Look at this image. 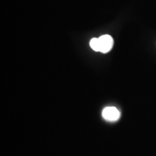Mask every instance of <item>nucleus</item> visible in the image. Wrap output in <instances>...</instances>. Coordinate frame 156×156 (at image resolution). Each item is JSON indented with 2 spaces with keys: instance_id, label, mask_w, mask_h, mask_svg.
<instances>
[{
  "instance_id": "obj_1",
  "label": "nucleus",
  "mask_w": 156,
  "mask_h": 156,
  "mask_svg": "<svg viewBox=\"0 0 156 156\" xmlns=\"http://www.w3.org/2000/svg\"><path fill=\"white\" fill-rule=\"evenodd\" d=\"M99 52L106 54L112 49L114 46V39L109 35H103L98 38Z\"/></svg>"
},
{
  "instance_id": "obj_3",
  "label": "nucleus",
  "mask_w": 156,
  "mask_h": 156,
  "mask_svg": "<svg viewBox=\"0 0 156 156\" xmlns=\"http://www.w3.org/2000/svg\"><path fill=\"white\" fill-rule=\"evenodd\" d=\"M90 46L95 51H99V41L98 38H93L90 41Z\"/></svg>"
},
{
  "instance_id": "obj_2",
  "label": "nucleus",
  "mask_w": 156,
  "mask_h": 156,
  "mask_svg": "<svg viewBox=\"0 0 156 156\" xmlns=\"http://www.w3.org/2000/svg\"><path fill=\"white\" fill-rule=\"evenodd\" d=\"M102 116L105 119L109 122H116L120 118L121 114L119 111L115 107H107L103 109Z\"/></svg>"
}]
</instances>
